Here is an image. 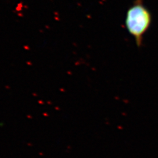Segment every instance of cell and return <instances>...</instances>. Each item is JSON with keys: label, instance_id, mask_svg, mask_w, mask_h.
I'll return each instance as SVG.
<instances>
[{"label": "cell", "instance_id": "1", "mask_svg": "<svg viewBox=\"0 0 158 158\" xmlns=\"http://www.w3.org/2000/svg\"><path fill=\"white\" fill-rule=\"evenodd\" d=\"M152 21V14L142 0H136L128 9L125 26L138 47L142 45L143 38L150 27Z\"/></svg>", "mask_w": 158, "mask_h": 158}]
</instances>
